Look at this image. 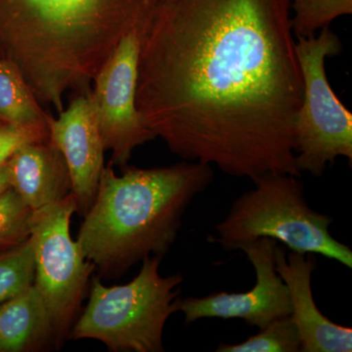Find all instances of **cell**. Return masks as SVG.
<instances>
[{"label":"cell","instance_id":"4","mask_svg":"<svg viewBox=\"0 0 352 352\" xmlns=\"http://www.w3.org/2000/svg\"><path fill=\"white\" fill-rule=\"evenodd\" d=\"M254 183V188L236 199L215 226L214 243L236 251L259 238H271L292 252L320 254L351 270V248L331 235V215L309 207L298 177L268 173Z\"/></svg>","mask_w":352,"mask_h":352},{"label":"cell","instance_id":"6","mask_svg":"<svg viewBox=\"0 0 352 352\" xmlns=\"http://www.w3.org/2000/svg\"><path fill=\"white\" fill-rule=\"evenodd\" d=\"M342 50L339 36L329 27L318 36H296L302 97L294 126L296 166L314 177H321L339 157L352 162V113L333 92L325 68L326 59Z\"/></svg>","mask_w":352,"mask_h":352},{"label":"cell","instance_id":"5","mask_svg":"<svg viewBox=\"0 0 352 352\" xmlns=\"http://www.w3.org/2000/svg\"><path fill=\"white\" fill-rule=\"evenodd\" d=\"M138 276L122 286L92 280L89 300L72 330L74 340H99L111 351L163 352L166 321L176 312L182 274L162 276L161 258L143 259Z\"/></svg>","mask_w":352,"mask_h":352},{"label":"cell","instance_id":"11","mask_svg":"<svg viewBox=\"0 0 352 352\" xmlns=\"http://www.w3.org/2000/svg\"><path fill=\"white\" fill-rule=\"evenodd\" d=\"M314 254H300L277 245L275 268L289 289L293 319L300 339L302 352H351L352 330L333 323L315 303L311 288L316 270Z\"/></svg>","mask_w":352,"mask_h":352},{"label":"cell","instance_id":"1","mask_svg":"<svg viewBox=\"0 0 352 352\" xmlns=\"http://www.w3.org/2000/svg\"><path fill=\"white\" fill-rule=\"evenodd\" d=\"M289 9V0H163L141 44L135 95L154 138L234 177H300Z\"/></svg>","mask_w":352,"mask_h":352},{"label":"cell","instance_id":"12","mask_svg":"<svg viewBox=\"0 0 352 352\" xmlns=\"http://www.w3.org/2000/svg\"><path fill=\"white\" fill-rule=\"evenodd\" d=\"M7 164L11 188L34 210L63 200L71 194L66 162L50 140L22 146Z\"/></svg>","mask_w":352,"mask_h":352},{"label":"cell","instance_id":"14","mask_svg":"<svg viewBox=\"0 0 352 352\" xmlns=\"http://www.w3.org/2000/svg\"><path fill=\"white\" fill-rule=\"evenodd\" d=\"M50 117L17 68L0 58V122L48 131Z\"/></svg>","mask_w":352,"mask_h":352},{"label":"cell","instance_id":"19","mask_svg":"<svg viewBox=\"0 0 352 352\" xmlns=\"http://www.w3.org/2000/svg\"><path fill=\"white\" fill-rule=\"evenodd\" d=\"M48 140V131L0 122V166L28 143Z\"/></svg>","mask_w":352,"mask_h":352},{"label":"cell","instance_id":"3","mask_svg":"<svg viewBox=\"0 0 352 352\" xmlns=\"http://www.w3.org/2000/svg\"><path fill=\"white\" fill-rule=\"evenodd\" d=\"M208 164L183 161L154 168L112 166L102 171L78 242L83 256L102 274L122 275L151 256L163 258L177 238L192 201L210 186Z\"/></svg>","mask_w":352,"mask_h":352},{"label":"cell","instance_id":"7","mask_svg":"<svg viewBox=\"0 0 352 352\" xmlns=\"http://www.w3.org/2000/svg\"><path fill=\"white\" fill-rule=\"evenodd\" d=\"M76 212L78 205L72 193L34 210L30 237L36 265L34 285L50 315L53 333L58 336L68 333L95 268L69 234Z\"/></svg>","mask_w":352,"mask_h":352},{"label":"cell","instance_id":"20","mask_svg":"<svg viewBox=\"0 0 352 352\" xmlns=\"http://www.w3.org/2000/svg\"><path fill=\"white\" fill-rule=\"evenodd\" d=\"M9 188H11L10 175H9L8 164L6 163L0 166V195Z\"/></svg>","mask_w":352,"mask_h":352},{"label":"cell","instance_id":"15","mask_svg":"<svg viewBox=\"0 0 352 352\" xmlns=\"http://www.w3.org/2000/svg\"><path fill=\"white\" fill-rule=\"evenodd\" d=\"M217 352H298L300 339L292 317H280L238 344L220 342Z\"/></svg>","mask_w":352,"mask_h":352},{"label":"cell","instance_id":"16","mask_svg":"<svg viewBox=\"0 0 352 352\" xmlns=\"http://www.w3.org/2000/svg\"><path fill=\"white\" fill-rule=\"evenodd\" d=\"M34 250L31 239L0 254V303L23 293L34 285Z\"/></svg>","mask_w":352,"mask_h":352},{"label":"cell","instance_id":"9","mask_svg":"<svg viewBox=\"0 0 352 352\" xmlns=\"http://www.w3.org/2000/svg\"><path fill=\"white\" fill-rule=\"evenodd\" d=\"M277 245L276 240L259 238L240 248L256 272V285L250 291L177 298L176 311L184 314L185 324L204 318L242 319L248 326L261 329L275 319L291 315L288 287L275 268Z\"/></svg>","mask_w":352,"mask_h":352},{"label":"cell","instance_id":"18","mask_svg":"<svg viewBox=\"0 0 352 352\" xmlns=\"http://www.w3.org/2000/svg\"><path fill=\"white\" fill-rule=\"evenodd\" d=\"M34 214V210L13 188L0 195V251L30 239Z\"/></svg>","mask_w":352,"mask_h":352},{"label":"cell","instance_id":"10","mask_svg":"<svg viewBox=\"0 0 352 352\" xmlns=\"http://www.w3.org/2000/svg\"><path fill=\"white\" fill-rule=\"evenodd\" d=\"M48 140L66 162L72 194L85 217L91 207L104 168V148L90 91L76 95L57 119L48 122Z\"/></svg>","mask_w":352,"mask_h":352},{"label":"cell","instance_id":"17","mask_svg":"<svg viewBox=\"0 0 352 352\" xmlns=\"http://www.w3.org/2000/svg\"><path fill=\"white\" fill-rule=\"evenodd\" d=\"M295 16L292 27L296 36H310L342 16L352 13V0H289Z\"/></svg>","mask_w":352,"mask_h":352},{"label":"cell","instance_id":"8","mask_svg":"<svg viewBox=\"0 0 352 352\" xmlns=\"http://www.w3.org/2000/svg\"><path fill=\"white\" fill-rule=\"evenodd\" d=\"M147 32H132L120 41L94 80L90 98L111 164L126 168L132 152L154 139L136 108L139 54Z\"/></svg>","mask_w":352,"mask_h":352},{"label":"cell","instance_id":"2","mask_svg":"<svg viewBox=\"0 0 352 352\" xmlns=\"http://www.w3.org/2000/svg\"><path fill=\"white\" fill-rule=\"evenodd\" d=\"M163 0H10L0 58L39 103L58 113L65 95L87 94L120 41L147 32Z\"/></svg>","mask_w":352,"mask_h":352},{"label":"cell","instance_id":"13","mask_svg":"<svg viewBox=\"0 0 352 352\" xmlns=\"http://www.w3.org/2000/svg\"><path fill=\"white\" fill-rule=\"evenodd\" d=\"M53 333L50 315L34 285L0 303V352H19Z\"/></svg>","mask_w":352,"mask_h":352}]
</instances>
